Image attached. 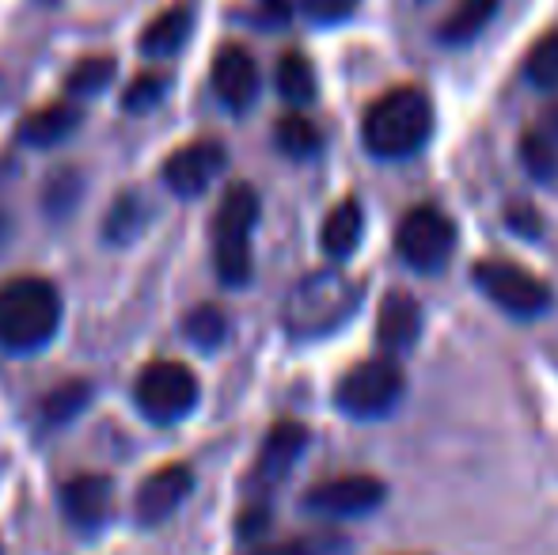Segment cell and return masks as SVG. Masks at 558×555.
<instances>
[{"instance_id": "obj_32", "label": "cell", "mask_w": 558, "mask_h": 555, "mask_svg": "<svg viewBox=\"0 0 558 555\" xmlns=\"http://www.w3.org/2000/svg\"><path fill=\"white\" fill-rule=\"evenodd\" d=\"M266 15L270 20H289V12H293V0H263Z\"/></svg>"}, {"instance_id": "obj_12", "label": "cell", "mask_w": 558, "mask_h": 555, "mask_svg": "<svg viewBox=\"0 0 558 555\" xmlns=\"http://www.w3.org/2000/svg\"><path fill=\"white\" fill-rule=\"evenodd\" d=\"M304 449H308V430H304L301 422H278V426L266 434L263 449H258L255 475H251L255 491H270L274 483L286 480Z\"/></svg>"}, {"instance_id": "obj_9", "label": "cell", "mask_w": 558, "mask_h": 555, "mask_svg": "<svg viewBox=\"0 0 558 555\" xmlns=\"http://www.w3.org/2000/svg\"><path fill=\"white\" fill-rule=\"evenodd\" d=\"M384 503V483L376 475H338V480L316 483L304 498V510L319 518H357Z\"/></svg>"}, {"instance_id": "obj_33", "label": "cell", "mask_w": 558, "mask_h": 555, "mask_svg": "<svg viewBox=\"0 0 558 555\" xmlns=\"http://www.w3.org/2000/svg\"><path fill=\"white\" fill-rule=\"evenodd\" d=\"M539 130H544L547 137H555V141H558V104L544 114V119H539Z\"/></svg>"}, {"instance_id": "obj_2", "label": "cell", "mask_w": 558, "mask_h": 555, "mask_svg": "<svg viewBox=\"0 0 558 555\" xmlns=\"http://www.w3.org/2000/svg\"><path fill=\"white\" fill-rule=\"evenodd\" d=\"M361 286L342 270H312L293 286L281 309V324L293 339H324L357 312Z\"/></svg>"}, {"instance_id": "obj_28", "label": "cell", "mask_w": 558, "mask_h": 555, "mask_svg": "<svg viewBox=\"0 0 558 555\" xmlns=\"http://www.w3.org/2000/svg\"><path fill=\"white\" fill-rule=\"evenodd\" d=\"M168 84L171 81L163 73L137 76V81L130 84V92H125V111H148V107H156L163 92H168Z\"/></svg>"}, {"instance_id": "obj_19", "label": "cell", "mask_w": 558, "mask_h": 555, "mask_svg": "<svg viewBox=\"0 0 558 555\" xmlns=\"http://www.w3.org/2000/svg\"><path fill=\"white\" fill-rule=\"evenodd\" d=\"M494 12H498V0H460L441 20L437 35H441V43H452V46L468 43V38H475L478 31L494 20Z\"/></svg>"}, {"instance_id": "obj_7", "label": "cell", "mask_w": 558, "mask_h": 555, "mask_svg": "<svg viewBox=\"0 0 558 555\" xmlns=\"http://www.w3.org/2000/svg\"><path fill=\"white\" fill-rule=\"evenodd\" d=\"M396 252H399V260L414 270H441L456 252V225L448 221L441 209L414 206L411 214L399 221Z\"/></svg>"}, {"instance_id": "obj_23", "label": "cell", "mask_w": 558, "mask_h": 555, "mask_svg": "<svg viewBox=\"0 0 558 555\" xmlns=\"http://www.w3.org/2000/svg\"><path fill=\"white\" fill-rule=\"evenodd\" d=\"M183 331L198 350H217L225 342V335H228V319H225L221 309H214V304H202V309H194L191 316H186Z\"/></svg>"}, {"instance_id": "obj_20", "label": "cell", "mask_w": 558, "mask_h": 555, "mask_svg": "<svg viewBox=\"0 0 558 555\" xmlns=\"http://www.w3.org/2000/svg\"><path fill=\"white\" fill-rule=\"evenodd\" d=\"M278 92L289 104L304 107L316 99V73H312L308 58L304 53H286L278 65Z\"/></svg>"}, {"instance_id": "obj_14", "label": "cell", "mask_w": 558, "mask_h": 555, "mask_svg": "<svg viewBox=\"0 0 558 555\" xmlns=\"http://www.w3.org/2000/svg\"><path fill=\"white\" fill-rule=\"evenodd\" d=\"M111 491H114V483L107 480V475L84 472L65 483V491H61V510H65V518L73 521L76 529H99L107 510H111Z\"/></svg>"}, {"instance_id": "obj_21", "label": "cell", "mask_w": 558, "mask_h": 555, "mask_svg": "<svg viewBox=\"0 0 558 555\" xmlns=\"http://www.w3.org/2000/svg\"><path fill=\"white\" fill-rule=\"evenodd\" d=\"M88 396H92V388L84 385V381L53 388V393L43 400V426H65L69 419H76L84 408H88Z\"/></svg>"}, {"instance_id": "obj_26", "label": "cell", "mask_w": 558, "mask_h": 555, "mask_svg": "<svg viewBox=\"0 0 558 555\" xmlns=\"http://www.w3.org/2000/svg\"><path fill=\"white\" fill-rule=\"evenodd\" d=\"M521 160L536 179H551L558 171V141L547 137L539 126L529 130V134L521 137Z\"/></svg>"}, {"instance_id": "obj_17", "label": "cell", "mask_w": 558, "mask_h": 555, "mask_svg": "<svg viewBox=\"0 0 558 555\" xmlns=\"http://www.w3.org/2000/svg\"><path fill=\"white\" fill-rule=\"evenodd\" d=\"M361 232H365V214H361V202L357 198H342L338 206L327 214L324 232H319V244L324 252L331 255L335 263L350 260L361 244Z\"/></svg>"}, {"instance_id": "obj_24", "label": "cell", "mask_w": 558, "mask_h": 555, "mask_svg": "<svg viewBox=\"0 0 558 555\" xmlns=\"http://www.w3.org/2000/svg\"><path fill=\"white\" fill-rule=\"evenodd\" d=\"M524 73L536 88L555 92L558 88V31H547L536 46L529 50V61H524Z\"/></svg>"}, {"instance_id": "obj_3", "label": "cell", "mask_w": 558, "mask_h": 555, "mask_svg": "<svg viewBox=\"0 0 558 555\" xmlns=\"http://www.w3.org/2000/svg\"><path fill=\"white\" fill-rule=\"evenodd\" d=\"M434 134V107L422 88H391L365 111L361 141L380 160L418 153Z\"/></svg>"}, {"instance_id": "obj_29", "label": "cell", "mask_w": 558, "mask_h": 555, "mask_svg": "<svg viewBox=\"0 0 558 555\" xmlns=\"http://www.w3.org/2000/svg\"><path fill=\"white\" fill-rule=\"evenodd\" d=\"M335 552L338 541H331V536H296V541L274 544V548H263L255 555H335Z\"/></svg>"}, {"instance_id": "obj_10", "label": "cell", "mask_w": 558, "mask_h": 555, "mask_svg": "<svg viewBox=\"0 0 558 555\" xmlns=\"http://www.w3.org/2000/svg\"><path fill=\"white\" fill-rule=\"evenodd\" d=\"M228 153L221 141H194V145H183L168 156L163 164V183L168 191H175L179 198H198L209 183L225 171Z\"/></svg>"}, {"instance_id": "obj_11", "label": "cell", "mask_w": 558, "mask_h": 555, "mask_svg": "<svg viewBox=\"0 0 558 555\" xmlns=\"http://www.w3.org/2000/svg\"><path fill=\"white\" fill-rule=\"evenodd\" d=\"M194 487V472L186 464H168L156 468L145 483L137 487V498H133V514H137L141 526H160L168 521L179 506L186 503Z\"/></svg>"}, {"instance_id": "obj_16", "label": "cell", "mask_w": 558, "mask_h": 555, "mask_svg": "<svg viewBox=\"0 0 558 555\" xmlns=\"http://www.w3.org/2000/svg\"><path fill=\"white\" fill-rule=\"evenodd\" d=\"M194 31V8L186 4H171L168 12H160L145 31H141V53H148L153 61L171 58L186 46Z\"/></svg>"}, {"instance_id": "obj_22", "label": "cell", "mask_w": 558, "mask_h": 555, "mask_svg": "<svg viewBox=\"0 0 558 555\" xmlns=\"http://www.w3.org/2000/svg\"><path fill=\"white\" fill-rule=\"evenodd\" d=\"M141 229H145V206H141L137 194H122L111 206L104 237L114 240V244H133L141 237Z\"/></svg>"}, {"instance_id": "obj_4", "label": "cell", "mask_w": 558, "mask_h": 555, "mask_svg": "<svg viewBox=\"0 0 558 555\" xmlns=\"http://www.w3.org/2000/svg\"><path fill=\"white\" fill-rule=\"evenodd\" d=\"M258 194L251 183L228 186L214 217V263L225 286H247L251 278V237L258 225Z\"/></svg>"}, {"instance_id": "obj_27", "label": "cell", "mask_w": 558, "mask_h": 555, "mask_svg": "<svg viewBox=\"0 0 558 555\" xmlns=\"http://www.w3.org/2000/svg\"><path fill=\"white\" fill-rule=\"evenodd\" d=\"M114 76V61L111 58H96V61H81L76 73L69 76L65 92L69 96H99V92L111 84Z\"/></svg>"}, {"instance_id": "obj_5", "label": "cell", "mask_w": 558, "mask_h": 555, "mask_svg": "<svg viewBox=\"0 0 558 555\" xmlns=\"http://www.w3.org/2000/svg\"><path fill=\"white\" fill-rule=\"evenodd\" d=\"M133 400L137 411L156 426H171L183 422L198 408V377L179 362H156L133 385Z\"/></svg>"}, {"instance_id": "obj_8", "label": "cell", "mask_w": 558, "mask_h": 555, "mask_svg": "<svg viewBox=\"0 0 558 555\" xmlns=\"http://www.w3.org/2000/svg\"><path fill=\"white\" fill-rule=\"evenodd\" d=\"M475 286L490 297L509 316H539L551 304V289L532 270L517 267L509 260H483L475 263Z\"/></svg>"}, {"instance_id": "obj_31", "label": "cell", "mask_w": 558, "mask_h": 555, "mask_svg": "<svg viewBox=\"0 0 558 555\" xmlns=\"http://www.w3.org/2000/svg\"><path fill=\"white\" fill-rule=\"evenodd\" d=\"M506 217H509V229L521 232V237H536V232H539L536 209H532V206H509Z\"/></svg>"}, {"instance_id": "obj_1", "label": "cell", "mask_w": 558, "mask_h": 555, "mask_svg": "<svg viewBox=\"0 0 558 555\" xmlns=\"http://www.w3.org/2000/svg\"><path fill=\"white\" fill-rule=\"evenodd\" d=\"M61 327V293L46 278H12L0 286V347L35 354Z\"/></svg>"}, {"instance_id": "obj_18", "label": "cell", "mask_w": 558, "mask_h": 555, "mask_svg": "<svg viewBox=\"0 0 558 555\" xmlns=\"http://www.w3.org/2000/svg\"><path fill=\"white\" fill-rule=\"evenodd\" d=\"M76 126H81V111H76L73 104H53L31 114L20 126V137L35 148H50V145H58V141H65Z\"/></svg>"}, {"instance_id": "obj_15", "label": "cell", "mask_w": 558, "mask_h": 555, "mask_svg": "<svg viewBox=\"0 0 558 555\" xmlns=\"http://www.w3.org/2000/svg\"><path fill=\"white\" fill-rule=\"evenodd\" d=\"M422 331V312L411 293H388L380 301V316H376V339H380L384 354H403L414 347Z\"/></svg>"}, {"instance_id": "obj_6", "label": "cell", "mask_w": 558, "mask_h": 555, "mask_svg": "<svg viewBox=\"0 0 558 555\" xmlns=\"http://www.w3.org/2000/svg\"><path fill=\"white\" fill-rule=\"evenodd\" d=\"M403 396V373L396 370V362L376 358V362H361L338 381V411H345L350 419H384Z\"/></svg>"}, {"instance_id": "obj_30", "label": "cell", "mask_w": 558, "mask_h": 555, "mask_svg": "<svg viewBox=\"0 0 558 555\" xmlns=\"http://www.w3.org/2000/svg\"><path fill=\"white\" fill-rule=\"evenodd\" d=\"M296 4H301V12L316 23H342L345 15L353 12L357 0H296Z\"/></svg>"}, {"instance_id": "obj_25", "label": "cell", "mask_w": 558, "mask_h": 555, "mask_svg": "<svg viewBox=\"0 0 558 555\" xmlns=\"http://www.w3.org/2000/svg\"><path fill=\"white\" fill-rule=\"evenodd\" d=\"M319 145H324L319 130L312 126L308 119H301V114H289V119L278 122V148H281V153L304 160V156H316Z\"/></svg>"}, {"instance_id": "obj_13", "label": "cell", "mask_w": 558, "mask_h": 555, "mask_svg": "<svg viewBox=\"0 0 558 555\" xmlns=\"http://www.w3.org/2000/svg\"><path fill=\"white\" fill-rule=\"evenodd\" d=\"M214 92L228 111H247L258 96V65L243 46H225L214 61Z\"/></svg>"}]
</instances>
